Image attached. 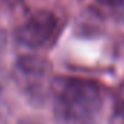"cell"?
Instances as JSON below:
<instances>
[{"instance_id": "obj_1", "label": "cell", "mask_w": 124, "mask_h": 124, "mask_svg": "<svg viewBox=\"0 0 124 124\" xmlns=\"http://www.w3.org/2000/svg\"><path fill=\"white\" fill-rule=\"evenodd\" d=\"M51 92L55 115L61 124H92L102 105V89L92 80L55 78Z\"/></svg>"}, {"instance_id": "obj_2", "label": "cell", "mask_w": 124, "mask_h": 124, "mask_svg": "<svg viewBox=\"0 0 124 124\" xmlns=\"http://www.w3.org/2000/svg\"><path fill=\"white\" fill-rule=\"evenodd\" d=\"M57 28V18L50 10H37L34 12L28 21L21 25L16 31L18 41L29 48L42 47L54 34Z\"/></svg>"}, {"instance_id": "obj_3", "label": "cell", "mask_w": 124, "mask_h": 124, "mask_svg": "<svg viewBox=\"0 0 124 124\" xmlns=\"http://www.w3.org/2000/svg\"><path fill=\"white\" fill-rule=\"evenodd\" d=\"M16 67L22 75L31 76V78L45 76L50 70L48 61L44 60L42 57H38V55H23V57L18 58Z\"/></svg>"}, {"instance_id": "obj_4", "label": "cell", "mask_w": 124, "mask_h": 124, "mask_svg": "<svg viewBox=\"0 0 124 124\" xmlns=\"http://www.w3.org/2000/svg\"><path fill=\"white\" fill-rule=\"evenodd\" d=\"M111 124H124V99L115 105L111 115Z\"/></svg>"}, {"instance_id": "obj_5", "label": "cell", "mask_w": 124, "mask_h": 124, "mask_svg": "<svg viewBox=\"0 0 124 124\" xmlns=\"http://www.w3.org/2000/svg\"><path fill=\"white\" fill-rule=\"evenodd\" d=\"M98 3H101L102 6L111 8V9H117L124 5V0H98Z\"/></svg>"}, {"instance_id": "obj_6", "label": "cell", "mask_w": 124, "mask_h": 124, "mask_svg": "<svg viewBox=\"0 0 124 124\" xmlns=\"http://www.w3.org/2000/svg\"><path fill=\"white\" fill-rule=\"evenodd\" d=\"M0 91H2V88H0Z\"/></svg>"}]
</instances>
